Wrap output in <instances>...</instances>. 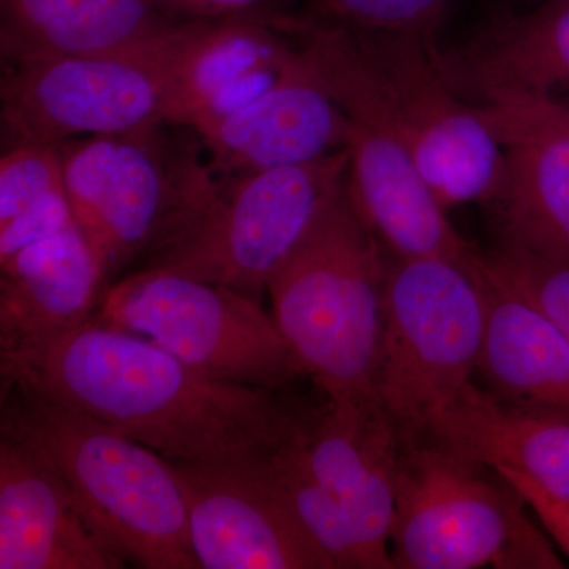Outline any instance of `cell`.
<instances>
[{"mask_svg":"<svg viewBox=\"0 0 569 569\" xmlns=\"http://www.w3.org/2000/svg\"><path fill=\"white\" fill-rule=\"evenodd\" d=\"M268 451L201 462L168 460L204 569H336L307 531Z\"/></svg>","mask_w":569,"mask_h":569,"instance_id":"obj_12","label":"cell"},{"mask_svg":"<svg viewBox=\"0 0 569 569\" xmlns=\"http://www.w3.org/2000/svg\"><path fill=\"white\" fill-rule=\"evenodd\" d=\"M485 301L478 372L490 392L516 406L569 415V337L477 253L470 266Z\"/></svg>","mask_w":569,"mask_h":569,"instance_id":"obj_18","label":"cell"},{"mask_svg":"<svg viewBox=\"0 0 569 569\" xmlns=\"http://www.w3.org/2000/svg\"><path fill=\"white\" fill-rule=\"evenodd\" d=\"M67 194L59 146L20 142L0 159V224Z\"/></svg>","mask_w":569,"mask_h":569,"instance_id":"obj_23","label":"cell"},{"mask_svg":"<svg viewBox=\"0 0 569 569\" xmlns=\"http://www.w3.org/2000/svg\"><path fill=\"white\" fill-rule=\"evenodd\" d=\"M449 0H312L306 20L356 32L433 36Z\"/></svg>","mask_w":569,"mask_h":569,"instance_id":"obj_24","label":"cell"},{"mask_svg":"<svg viewBox=\"0 0 569 569\" xmlns=\"http://www.w3.org/2000/svg\"><path fill=\"white\" fill-rule=\"evenodd\" d=\"M389 552L395 569L565 567L492 467L427 437L403 440Z\"/></svg>","mask_w":569,"mask_h":569,"instance_id":"obj_6","label":"cell"},{"mask_svg":"<svg viewBox=\"0 0 569 569\" xmlns=\"http://www.w3.org/2000/svg\"><path fill=\"white\" fill-rule=\"evenodd\" d=\"M436 61L477 107L556 99L569 88V0L497 18L455 50H436Z\"/></svg>","mask_w":569,"mask_h":569,"instance_id":"obj_17","label":"cell"},{"mask_svg":"<svg viewBox=\"0 0 569 569\" xmlns=\"http://www.w3.org/2000/svg\"><path fill=\"white\" fill-rule=\"evenodd\" d=\"M350 32L438 201L443 208L489 204L503 176V148L478 107L462 99L438 69L433 36Z\"/></svg>","mask_w":569,"mask_h":569,"instance_id":"obj_11","label":"cell"},{"mask_svg":"<svg viewBox=\"0 0 569 569\" xmlns=\"http://www.w3.org/2000/svg\"><path fill=\"white\" fill-rule=\"evenodd\" d=\"M168 9L183 18H217L252 11L261 0H163Z\"/></svg>","mask_w":569,"mask_h":569,"instance_id":"obj_27","label":"cell"},{"mask_svg":"<svg viewBox=\"0 0 569 569\" xmlns=\"http://www.w3.org/2000/svg\"><path fill=\"white\" fill-rule=\"evenodd\" d=\"M2 433L61 475L93 529L127 563L201 569L182 490L159 452L14 380H2Z\"/></svg>","mask_w":569,"mask_h":569,"instance_id":"obj_2","label":"cell"},{"mask_svg":"<svg viewBox=\"0 0 569 569\" xmlns=\"http://www.w3.org/2000/svg\"><path fill=\"white\" fill-rule=\"evenodd\" d=\"M2 380L80 408L174 462L266 451L312 415L282 391L216 380L146 337L102 321L0 348Z\"/></svg>","mask_w":569,"mask_h":569,"instance_id":"obj_1","label":"cell"},{"mask_svg":"<svg viewBox=\"0 0 569 569\" xmlns=\"http://www.w3.org/2000/svg\"><path fill=\"white\" fill-rule=\"evenodd\" d=\"M485 261L498 279L545 310L569 337V264L508 242H501Z\"/></svg>","mask_w":569,"mask_h":569,"instance_id":"obj_25","label":"cell"},{"mask_svg":"<svg viewBox=\"0 0 569 569\" xmlns=\"http://www.w3.org/2000/svg\"><path fill=\"white\" fill-rule=\"evenodd\" d=\"M522 103H533L549 121L569 134V103L561 102L559 99L529 100Z\"/></svg>","mask_w":569,"mask_h":569,"instance_id":"obj_28","label":"cell"},{"mask_svg":"<svg viewBox=\"0 0 569 569\" xmlns=\"http://www.w3.org/2000/svg\"><path fill=\"white\" fill-rule=\"evenodd\" d=\"M192 130L222 179L312 162L350 142L346 111L298 43L260 96Z\"/></svg>","mask_w":569,"mask_h":569,"instance_id":"obj_13","label":"cell"},{"mask_svg":"<svg viewBox=\"0 0 569 569\" xmlns=\"http://www.w3.org/2000/svg\"><path fill=\"white\" fill-rule=\"evenodd\" d=\"M108 277L78 223L0 263V348L92 320Z\"/></svg>","mask_w":569,"mask_h":569,"instance_id":"obj_19","label":"cell"},{"mask_svg":"<svg viewBox=\"0 0 569 569\" xmlns=\"http://www.w3.org/2000/svg\"><path fill=\"white\" fill-rule=\"evenodd\" d=\"M302 445L318 481L339 501L367 548L383 569H395L389 535L403 447L395 419L376 396L328 400L310 418Z\"/></svg>","mask_w":569,"mask_h":569,"instance_id":"obj_14","label":"cell"},{"mask_svg":"<svg viewBox=\"0 0 569 569\" xmlns=\"http://www.w3.org/2000/svg\"><path fill=\"white\" fill-rule=\"evenodd\" d=\"M350 178V151L223 179L179 238L144 261L258 299Z\"/></svg>","mask_w":569,"mask_h":569,"instance_id":"obj_9","label":"cell"},{"mask_svg":"<svg viewBox=\"0 0 569 569\" xmlns=\"http://www.w3.org/2000/svg\"><path fill=\"white\" fill-rule=\"evenodd\" d=\"M440 441L489 467H511L569 501V415L516 406L468 383L427 427Z\"/></svg>","mask_w":569,"mask_h":569,"instance_id":"obj_20","label":"cell"},{"mask_svg":"<svg viewBox=\"0 0 569 569\" xmlns=\"http://www.w3.org/2000/svg\"><path fill=\"white\" fill-rule=\"evenodd\" d=\"M209 18L104 54L6 63L0 118L9 146L138 132L174 122Z\"/></svg>","mask_w":569,"mask_h":569,"instance_id":"obj_5","label":"cell"},{"mask_svg":"<svg viewBox=\"0 0 569 569\" xmlns=\"http://www.w3.org/2000/svg\"><path fill=\"white\" fill-rule=\"evenodd\" d=\"M523 2L529 3L530 9H535V7L546 6V3L563 2V0H523Z\"/></svg>","mask_w":569,"mask_h":569,"instance_id":"obj_29","label":"cell"},{"mask_svg":"<svg viewBox=\"0 0 569 569\" xmlns=\"http://www.w3.org/2000/svg\"><path fill=\"white\" fill-rule=\"evenodd\" d=\"M492 468L522 498L523 503L541 523L546 535L569 559V501L549 492L515 468L503 466Z\"/></svg>","mask_w":569,"mask_h":569,"instance_id":"obj_26","label":"cell"},{"mask_svg":"<svg viewBox=\"0 0 569 569\" xmlns=\"http://www.w3.org/2000/svg\"><path fill=\"white\" fill-rule=\"evenodd\" d=\"M470 266L396 254L387 261L373 396L403 440L425 437L477 372L486 312Z\"/></svg>","mask_w":569,"mask_h":569,"instance_id":"obj_8","label":"cell"},{"mask_svg":"<svg viewBox=\"0 0 569 569\" xmlns=\"http://www.w3.org/2000/svg\"><path fill=\"white\" fill-rule=\"evenodd\" d=\"M182 21L163 0H0L2 66L126 50Z\"/></svg>","mask_w":569,"mask_h":569,"instance_id":"obj_21","label":"cell"},{"mask_svg":"<svg viewBox=\"0 0 569 569\" xmlns=\"http://www.w3.org/2000/svg\"><path fill=\"white\" fill-rule=\"evenodd\" d=\"M305 432L268 451L269 466L287 490L299 519L335 561L336 569H383L339 501L310 468L302 445Z\"/></svg>","mask_w":569,"mask_h":569,"instance_id":"obj_22","label":"cell"},{"mask_svg":"<svg viewBox=\"0 0 569 569\" xmlns=\"http://www.w3.org/2000/svg\"><path fill=\"white\" fill-rule=\"evenodd\" d=\"M478 110L505 153L489 203L503 242L569 264V134L533 103Z\"/></svg>","mask_w":569,"mask_h":569,"instance_id":"obj_16","label":"cell"},{"mask_svg":"<svg viewBox=\"0 0 569 569\" xmlns=\"http://www.w3.org/2000/svg\"><path fill=\"white\" fill-rule=\"evenodd\" d=\"M59 151L71 211L108 282L179 238L223 182L197 132L178 123L74 138Z\"/></svg>","mask_w":569,"mask_h":569,"instance_id":"obj_4","label":"cell"},{"mask_svg":"<svg viewBox=\"0 0 569 569\" xmlns=\"http://www.w3.org/2000/svg\"><path fill=\"white\" fill-rule=\"evenodd\" d=\"M350 178L268 283L280 335L328 400L373 397L387 261Z\"/></svg>","mask_w":569,"mask_h":569,"instance_id":"obj_3","label":"cell"},{"mask_svg":"<svg viewBox=\"0 0 569 569\" xmlns=\"http://www.w3.org/2000/svg\"><path fill=\"white\" fill-rule=\"evenodd\" d=\"M93 320L146 337L216 380L282 391L302 376L274 317L222 284L140 268L108 283Z\"/></svg>","mask_w":569,"mask_h":569,"instance_id":"obj_10","label":"cell"},{"mask_svg":"<svg viewBox=\"0 0 569 569\" xmlns=\"http://www.w3.org/2000/svg\"><path fill=\"white\" fill-rule=\"evenodd\" d=\"M69 486L17 438H0V569H119Z\"/></svg>","mask_w":569,"mask_h":569,"instance_id":"obj_15","label":"cell"},{"mask_svg":"<svg viewBox=\"0 0 569 569\" xmlns=\"http://www.w3.org/2000/svg\"><path fill=\"white\" fill-rule=\"evenodd\" d=\"M288 29L350 121V190L370 230L396 257L468 268L477 252L419 173L353 33L302 17Z\"/></svg>","mask_w":569,"mask_h":569,"instance_id":"obj_7","label":"cell"}]
</instances>
